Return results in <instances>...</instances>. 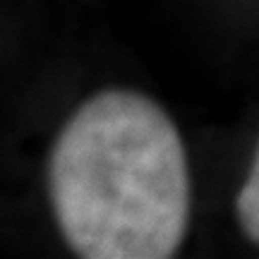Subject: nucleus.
I'll return each instance as SVG.
<instances>
[{
	"label": "nucleus",
	"instance_id": "nucleus-1",
	"mask_svg": "<svg viewBox=\"0 0 259 259\" xmlns=\"http://www.w3.org/2000/svg\"><path fill=\"white\" fill-rule=\"evenodd\" d=\"M67 247L87 259H166L190 228L192 183L183 137L156 101L106 89L60 130L48 168Z\"/></svg>",
	"mask_w": 259,
	"mask_h": 259
},
{
	"label": "nucleus",
	"instance_id": "nucleus-2",
	"mask_svg": "<svg viewBox=\"0 0 259 259\" xmlns=\"http://www.w3.org/2000/svg\"><path fill=\"white\" fill-rule=\"evenodd\" d=\"M235 216H238V223H240L242 233L247 235V240L259 245V142L250 173L235 199Z\"/></svg>",
	"mask_w": 259,
	"mask_h": 259
}]
</instances>
